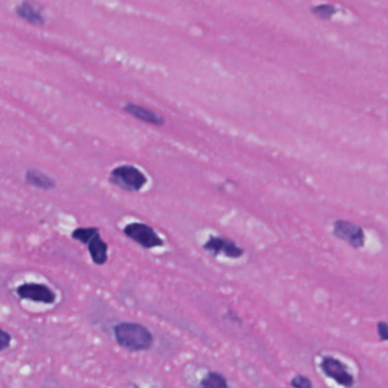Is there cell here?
<instances>
[{
  "label": "cell",
  "instance_id": "1",
  "mask_svg": "<svg viewBox=\"0 0 388 388\" xmlns=\"http://www.w3.org/2000/svg\"><path fill=\"white\" fill-rule=\"evenodd\" d=\"M114 337L121 347L133 352L149 350L153 345L152 332L136 322H122L115 326Z\"/></svg>",
  "mask_w": 388,
  "mask_h": 388
},
{
  "label": "cell",
  "instance_id": "2",
  "mask_svg": "<svg viewBox=\"0 0 388 388\" xmlns=\"http://www.w3.org/2000/svg\"><path fill=\"white\" fill-rule=\"evenodd\" d=\"M72 238L88 246L89 253L95 264L103 265L108 262V244L101 239L97 228H78L73 231Z\"/></svg>",
  "mask_w": 388,
  "mask_h": 388
},
{
  "label": "cell",
  "instance_id": "3",
  "mask_svg": "<svg viewBox=\"0 0 388 388\" xmlns=\"http://www.w3.org/2000/svg\"><path fill=\"white\" fill-rule=\"evenodd\" d=\"M110 183L128 192H138L147 183V177L136 167L124 165L112 171Z\"/></svg>",
  "mask_w": 388,
  "mask_h": 388
},
{
  "label": "cell",
  "instance_id": "4",
  "mask_svg": "<svg viewBox=\"0 0 388 388\" xmlns=\"http://www.w3.org/2000/svg\"><path fill=\"white\" fill-rule=\"evenodd\" d=\"M332 235L337 239L348 244L354 250L362 248L366 244V234L362 227L346 220H336L334 222Z\"/></svg>",
  "mask_w": 388,
  "mask_h": 388
},
{
  "label": "cell",
  "instance_id": "5",
  "mask_svg": "<svg viewBox=\"0 0 388 388\" xmlns=\"http://www.w3.org/2000/svg\"><path fill=\"white\" fill-rule=\"evenodd\" d=\"M322 373L332 379L336 384L345 388H352L355 384L353 375L347 370L346 366L341 360L334 357H323L320 362Z\"/></svg>",
  "mask_w": 388,
  "mask_h": 388
},
{
  "label": "cell",
  "instance_id": "6",
  "mask_svg": "<svg viewBox=\"0 0 388 388\" xmlns=\"http://www.w3.org/2000/svg\"><path fill=\"white\" fill-rule=\"evenodd\" d=\"M124 233L126 236L129 237L130 239L136 242L144 248H155L165 244L161 237L158 236L149 224L133 222L126 226Z\"/></svg>",
  "mask_w": 388,
  "mask_h": 388
},
{
  "label": "cell",
  "instance_id": "7",
  "mask_svg": "<svg viewBox=\"0 0 388 388\" xmlns=\"http://www.w3.org/2000/svg\"><path fill=\"white\" fill-rule=\"evenodd\" d=\"M17 295L24 300L39 303L53 304L56 301V295L51 288L42 284H23L17 288Z\"/></svg>",
  "mask_w": 388,
  "mask_h": 388
},
{
  "label": "cell",
  "instance_id": "8",
  "mask_svg": "<svg viewBox=\"0 0 388 388\" xmlns=\"http://www.w3.org/2000/svg\"><path fill=\"white\" fill-rule=\"evenodd\" d=\"M204 250L212 253L213 255L223 254L230 259H239L244 255L243 248L237 246L233 240L224 238V237H211L210 239L204 244Z\"/></svg>",
  "mask_w": 388,
  "mask_h": 388
},
{
  "label": "cell",
  "instance_id": "9",
  "mask_svg": "<svg viewBox=\"0 0 388 388\" xmlns=\"http://www.w3.org/2000/svg\"><path fill=\"white\" fill-rule=\"evenodd\" d=\"M124 111L136 117L138 120L144 121L146 124L158 126L165 124V119L161 115H158L155 112L151 111V110L144 108V106H140V105L129 103L124 106Z\"/></svg>",
  "mask_w": 388,
  "mask_h": 388
},
{
  "label": "cell",
  "instance_id": "10",
  "mask_svg": "<svg viewBox=\"0 0 388 388\" xmlns=\"http://www.w3.org/2000/svg\"><path fill=\"white\" fill-rule=\"evenodd\" d=\"M16 14L26 22L31 23L33 26H42L44 23V16L40 10H38L31 3H22L16 7Z\"/></svg>",
  "mask_w": 388,
  "mask_h": 388
},
{
  "label": "cell",
  "instance_id": "11",
  "mask_svg": "<svg viewBox=\"0 0 388 388\" xmlns=\"http://www.w3.org/2000/svg\"><path fill=\"white\" fill-rule=\"evenodd\" d=\"M26 181L31 186L37 187L40 189L49 190L55 187V181L47 174H42V171L30 169L26 171Z\"/></svg>",
  "mask_w": 388,
  "mask_h": 388
},
{
  "label": "cell",
  "instance_id": "12",
  "mask_svg": "<svg viewBox=\"0 0 388 388\" xmlns=\"http://www.w3.org/2000/svg\"><path fill=\"white\" fill-rule=\"evenodd\" d=\"M199 388H229V385L221 373H208L199 382Z\"/></svg>",
  "mask_w": 388,
  "mask_h": 388
},
{
  "label": "cell",
  "instance_id": "13",
  "mask_svg": "<svg viewBox=\"0 0 388 388\" xmlns=\"http://www.w3.org/2000/svg\"><path fill=\"white\" fill-rule=\"evenodd\" d=\"M311 12L321 19H329L332 15L337 13V8L330 3H325V5L312 7Z\"/></svg>",
  "mask_w": 388,
  "mask_h": 388
},
{
  "label": "cell",
  "instance_id": "14",
  "mask_svg": "<svg viewBox=\"0 0 388 388\" xmlns=\"http://www.w3.org/2000/svg\"><path fill=\"white\" fill-rule=\"evenodd\" d=\"M293 388H313L312 380L306 376L297 375L291 380Z\"/></svg>",
  "mask_w": 388,
  "mask_h": 388
},
{
  "label": "cell",
  "instance_id": "15",
  "mask_svg": "<svg viewBox=\"0 0 388 388\" xmlns=\"http://www.w3.org/2000/svg\"><path fill=\"white\" fill-rule=\"evenodd\" d=\"M377 332H378L380 341H388V323L385 321H379L377 323Z\"/></svg>",
  "mask_w": 388,
  "mask_h": 388
},
{
  "label": "cell",
  "instance_id": "16",
  "mask_svg": "<svg viewBox=\"0 0 388 388\" xmlns=\"http://www.w3.org/2000/svg\"><path fill=\"white\" fill-rule=\"evenodd\" d=\"M0 341H1V350L5 351L10 346L12 337H10V335L6 330H3L1 334H0Z\"/></svg>",
  "mask_w": 388,
  "mask_h": 388
}]
</instances>
